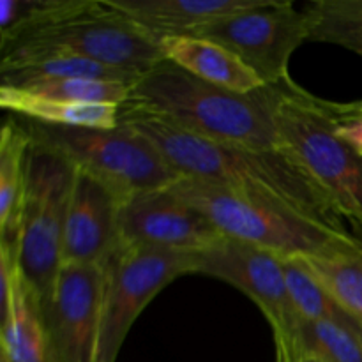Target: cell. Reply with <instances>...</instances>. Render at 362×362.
<instances>
[{
  "mask_svg": "<svg viewBox=\"0 0 362 362\" xmlns=\"http://www.w3.org/2000/svg\"><path fill=\"white\" fill-rule=\"evenodd\" d=\"M283 271H285L290 299L300 320L357 322L336 303L334 297L327 292V288L318 281L317 276L304 265L299 257H283Z\"/></svg>",
  "mask_w": 362,
  "mask_h": 362,
  "instance_id": "obj_24",
  "label": "cell"
},
{
  "mask_svg": "<svg viewBox=\"0 0 362 362\" xmlns=\"http://www.w3.org/2000/svg\"><path fill=\"white\" fill-rule=\"evenodd\" d=\"M168 189L202 212L223 237L281 257H331L362 251L361 240L349 232L228 187L180 177Z\"/></svg>",
  "mask_w": 362,
  "mask_h": 362,
  "instance_id": "obj_3",
  "label": "cell"
},
{
  "mask_svg": "<svg viewBox=\"0 0 362 362\" xmlns=\"http://www.w3.org/2000/svg\"><path fill=\"white\" fill-rule=\"evenodd\" d=\"M191 35L221 45L253 69L265 87H276L290 80V57L310 41V18L306 9L297 11L292 2L257 0Z\"/></svg>",
  "mask_w": 362,
  "mask_h": 362,
  "instance_id": "obj_9",
  "label": "cell"
},
{
  "mask_svg": "<svg viewBox=\"0 0 362 362\" xmlns=\"http://www.w3.org/2000/svg\"><path fill=\"white\" fill-rule=\"evenodd\" d=\"M0 74H2V85H7V87H25L37 81L71 80V78L136 85L138 80L144 76L133 71L66 55L39 57V59L23 60V62L9 64V66H0Z\"/></svg>",
  "mask_w": 362,
  "mask_h": 362,
  "instance_id": "obj_19",
  "label": "cell"
},
{
  "mask_svg": "<svg viewBox=\"0 0 362 362\" xmlns=\"http://www.w3.org/2000/svg\"><path fill=\"white\" fill-rule=\"evenodd\" d=\"M25 127L32 140L66 156L124 200L141 191L165 189L180 179L144 134L120 122L115 129H71L28 120Z\"/></svg>",
  "mask_w": 362,
  "mask_h": 362,
  "instance_id": "obj_7",
  "label": "cell"
},
{
  "mask_svg": "<svg viewBox=\"0 0 362 362\" xmlns=\"http://www.w3.org/2000/svg\"><path fill=\"white\" fill-rule=\"evenodd\" d=\"M48 55L80 57L138 74L165 60L161 45L106 0H92L81 13L21 35L2 48L0 66Z\"/></svg>",
  "mask_w": 362,
  "mask_h": 362,
  "instance_id": "obj_5",
  "label": "cell"
},
{
  "mask_svg": "<svg viewBox=\"0 0 362 362\" xmlns=\"http://www.w3.org/2000/svg\"><path fill=\"white\" fill-rule=\"evenodd\" d=\"M297 362H322L318 359H311V357H303V359H299Z\"/></svg>",
  "mask_w": 362,
  "mask_h": 362,
  "instance_id": "obj_28",
  "label": "cell"
},
{
  "mask_svg": "<svg viewBox=\"0 0 362 362\" xmlns=\"http://www.w3.org/2000/svg\"><path fill=\"white\" fill-rule=\"evenodd\" d=\"M198 251H177L119 239L103 262L101 325L94 362H115L147 304L173 279L197 272Z\"/></svg>",
  "mask_w": 362,
  "mask_h": 362,
  "instance_id": "obj_8",
  "label": "cell"
},
{
  "mask_svg": "<svg viewBox=\"0 0 362 362\" xmlns=\"http://www.w3.org/2000/svg\"><path fill=\"white\" fill-rule=\"evenodd\" d=\"M2 362H52L41 304L20 272L13 306L0 322Z\"/></svg>",
  "mask_w": 362,
  "mask_h": 362,
  "instance_id": "obj_18",
  "label": "cell"
},
{
  "mask_svg": "<svg viewBox=\"0 0 362 362\" xmlns=\"http://www.w3.org/2000/svg\"><path fill=\"white\" fill-rule=\"evenodd\" d=\"M272 88L281 147L306 170L336 212L362 230V156L334 133L331 103L292 80Z\"/></svg>",
  "mask_w": 362,
  "mask_h": 362,
  "instance_id": "obj_4",
  "label": "cell"
},
{
  "mask_svg": "<svg viewBox=\"0 0 362 362\" xmlns=\"http://www.w3.org/2000/svg\"><path fill=\"white\" fill-rule=\"evenodd\" d=\"M124 198L90 173L76 168L66 228L64 264H103L119 240Z\"/></svg>",
  "mask_w": 362,
  "mask_h": 362,
  "instance_id": "obj_13",
  "label": "cell"
},
{
  "mask_svg": "<svg viewBox=\"0 0 362 362\" xmlns=\"http://www.w3.org/2000/svg\"><path fill=\"white\" fill-rule=\"evenodd\" d=\"M0 106L32 122L71 129H115L120 119V106L52 101L6 85H0Z\"/></svg>",
  "mask_w": 362,
  "mask_h": 362,
  "instance_id": "obj_17",
  "label": "cell"
},
{
  "mask_svg": "<svg viewBox=\"0 0 362 362\" xmlns=\"http://www.w3.org/2000/svg\"><path fill=\"white\" fill-rule=\"evenodd\" d=\"M76 166L60 152L32 140L18 262L41 308L48 304L62 267L64 228Z\"/></svg>",
  "mask_w": 362,
  "mask_h": 362,
  "instance_id": "obj_6",
  "label": "cell"
},
{
  "mask_svg": "<svg viewBox=\"0 0 362 362\" xmlns=\"http://www.w3.org/2000/svg\"><path fill=\"white\" fill-rule=\"evenodd\" d=\"M7 87V85H6ZM134 85L120 81H99L71 78V80H46L37 83L14 87L35 98L52 99V101L90 103V105H115L124 106L131 101Z\"/></svg>",
  "mask_w": 362,
  "mask_h": 362,
  "instance_id": "obj_25",
  "label": "cell"
},
{
  "mask_svg": "<svg viewBox=\"0 0 362 362\" xmlns=\"http://www.w3.org/2000/svg\"><path fill=\"white\" fill-rule=\"evenodd\" d=\"M159 45L165 60L216 87L239 94H251L265 87L253 69L218 42L194 35H173L161 39Z\"/></svg>",
  "mask_w": 362,
  "mask_h": 362,
  "instance_id": "obj_15",
  "label": "cell"
},
{
  "mask_svg": "<svg viewBox=\"0 0 362 362\" xmlns=\"http://www.w3.org/2000/svg\"><path fill=\"white\" fill-rule=\"evenodd\" d=\"M257 0H106L152 39L191 35L204 25L235 11L253 6Z\"/></svg>",
  "mask_w": 362,
  "mask_h": 362,
  "instance_id": "obj_14",
  "label": "cell"
},
{
  "mask_svg": "<svg viewBox=\"0 0 362 362\" xmlns=\"http://www.w3.org/2000/svg\"><path fill=\"white\" fill-rule=\"evenodd\" d=\"M197 272L223 279L246 293L271 324L278 362H292L300 318L290 299L281 255L223 237L198 251Z\"/></svg>",
  "mask_w": 362,
  "mask_h": 362,
  "instance_id": "obj_10",
  "label": "cell"
},
{
  "mask_svg": "<svg viewBox=\"0 0 362 362\" xmlns=\"http://www.w3.org/2000/svg\"><path fill=\"white\" fill-rule=\"evenodd\" d=\"M119 239L177 251H204L223 239L212 223L168 187L131 194L120 207Z\"/></svg>",
  "mask_w": 362,
  "mask_h": 362,
  "instance_id": "obj_12",
  "label": "cell"
},
{
  "mask_svg": "<svg viewBox=\"0 0 362 362\" xmlns=\"http://www.w3.org/2000/svg\"><path fill=\"white\" fill-rule=\"evenodd\" d=\"M304 9L310 41L343 46L362 57V0H317Z\"/></svg>",
  "mask_w": 362,
  "mask_h": 362,
  "instance_id": "obj_21",
  "label": "cell"
},
{
  "mask_svg": "<svg viewBox=\"0 0 362 362\" xmlns=\"http://www.w3.org/2000/svg\"><path fill=\"white\" fill-rule=\"evenodd\" d=\"M92 0H2L0 2V41L2 48L21 35L74 16Z\"/></svg>",
  "mask_w": 362,
  "mask_h": 362,
  "instance_id": "obj_23",
  "label": "cell"
},
{
  "mask_svg": "<svg viewBox=\"0 0 362 362\" xmlns=\"http://www.w3.org/2000/svg\"><path fill=\"white\" fill-rule=\"evenodd\" d=\"M32 136L25 124L7 120L0 136V244L18 247Z\"/></svg>",
  "mask_w": 362,
  "mask_h": 362,
  "instance_id": "obj_16",
  "label": "cell"
},
{
  "mask_svg": "<svg viewBox=\"0 0 362 362\" xmlns=\"http://www.w3.org/2000/svg\"><path fill=\"white\" fill-rule=\"evenodd\" d=\"M129 103L209 140L283 148L274 124L272 87L239 94L161 60L138 80Z\"/></svg>",
  "mask_w": 362,
  "mask_h": 362,
  "instance_id": "obj_2",
  "label": "cell"
},
{
  "mask_svg": "<svg viewBox=\"0 0 362 362\" xmlns=\"http://www.w3.org/2000/svg\"><path fill=\"white\" fill-rule=\"evenodd\" d=\"M322 362H362V325L357 322L300 320L293 343V359Z\"/></svg>",
  "mask_w": 362,
  "mask_h": 362,
  "instance_id": "obj_20",
  "label": "cell"
},
{
  "mask_svg": "<svg viewBox=\"0 0 362 362\" xmlns=\"http://www.w3.org/2000/svg\"><path fill=\"white\" fill-rule=\"evenodd\" d=\"M299 258L336 303L362 325V251Z\"/></svg>",
  "mask_w": 362,
  "mask_h": 362,
  "instance_id": "obj_22",
  "label": "cell"
},
{
  "mask_svg": "<svg viewBox=\"0 0 362 362\" xmlns=\"http://www.w3.org/2000/svg\"><path fill=\"white\" fill-rule=\"evenodd\" d=\"M331 110L334 117V133L362 156V113L338 103H331Z\"/></svg>",
  "mask_w": 362,
  "mask_h": 362,
  "instance_id": "obj_26",
  "label": "cell"
},
{
  "mask_svg": "<svg viewBox=\"0 0 362 362\" xmlns=\"http://www.w3.org/2000/svg\"><path fill=\"white\" fill-rule=\"evenodd\" d=\"M119 122L144 134L180 177L272 202L346 232L341 216L324 191L285 148H255L209 140L133 103L120 106Z\"/></svg>",
  "mask_w": 362,
  "mask_h": 362,
  "instance_id": "obj_1",
  "label": "cell"
},
{
  "mask_svg": "<svg viewBox=\"0 0 362 362\" xmlns=\"http://www.w3.org/2000/svg\"><path fill=\"white\" fill-rule=\"evenodd\" d=\"M349 105L350 110H354V112H359L362 113V101H357V103H346Z\"/></svg>",
  "mask_w": 362,
  "mask_h": 362,
  "instance_id": "obj_27",
  "label": "cell"
},
{
  "mask_svg": "<svg viewBox=\"0 0 362 362\" xmlns=\"http://www.w3.org/2000/svg\"><path fill=\"white\" fill-rule=\"evenodd\" d=\"M103 264H64L41 308L52 362H94L101 325Z\"/></svg>",
  "mask_w": 362,
  "mask_h": 362,
  "instance_id": "obj_11",
  "label": "cell"
}]
</instances>
